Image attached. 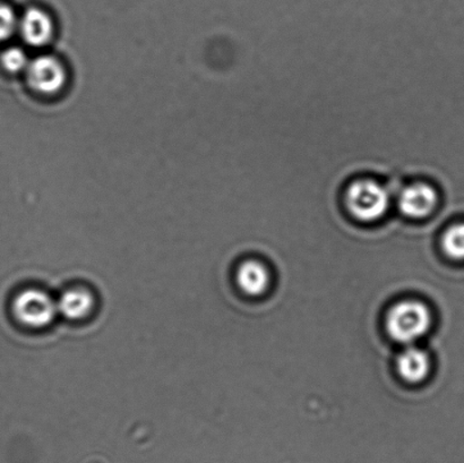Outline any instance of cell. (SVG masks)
I'll use <instances>...</instances> for the list:
<instances>
[{
  "mask_svg": "<svg viewBox=\"0 0 464 463\" xmlns=\"http://www.w3.org/2000/svg\"><path fill=\"white\" fill-rule=\"evenodd\" d=\"M343 204L354 220L372 224L388 215L392 206V194L389 186L377 177L361 175L345 183Z\"/></svg>",
  "mask_w": 464,
  "mask_h": 463,
  "instance_id": "1",
  "label": "cell"
},
{
  "mask_svg": "<svg viewBox=\"0 0 464 463\" xmlns=\"http://www.w3.org/2000/svg\"><path fill=\"white\" fill-rule=\"evenodd\" d=\"M431 324L429 308L420 302L404 301L391 308L386 317V329L391 338L411 344L427 333Z\"/></svg>",
  "mask_w": 464,
  "mask_h": 463,
  "instance_id": "2",
  "label": "cell"
},
{
  "mask_svg": "<svg viewBox=\"0 0 464 463\" xmlns=\"http://www.w3.org/2000/svg\"><path fill=\"white\" fill-rule=\"evenodd\" d=\"M442 203V190L435 181L416 178L400 188L397 206L403 217L424 220L434 215Z\"/></svg>",
  "mask_w": 464,
  "mask_h": 463,
  "instance_id": "3",
  "label": "cell"
},
{
  "mask_svg": "<svg viewBox=\"0 0 464 463\" xmlns=\"http://www.w3.org/2000/svg\"><path fill=\"white\" fill-rule=\"evenodd\" d=\"M12 308L18 322L34 329L49 325L58 313L57 303L48 294L36 289H27L18 294Z\"/></svg>",
  "mask_w": 464,
  "mask_h": 463,
  "instance_id": "4",
  "label": "cell"
},
{
  "mask_svg": "<svg viewBox=\"0 0 464 463\" xmlns=\"http://www.w3.org/2000/svg\"><path fill=\"white\" fill-rule=\"evenodd\" d=\"M27 82L32 89L41 94L61 92L67 81V72L61 61L53 56L34 59L26 68Z\"/></svg>",
  "mask_w": 464,
  "mask_h": 463,
  "instance_id": "5",
  "label": "cell"
},
{
  "mask_svg": "<svg viewBox=\"0 0 464 463\" xmlns=\"http://www.w3.org/2000/svg\"><path fill=\"white\" fill-rule=\"evenodd\" d=\"M18 32L31 47H44L53 38L54 23L52 15L41 7L27 8L18 21Z\"/></svg>",
  "mask_w": 464,
  "mask_h": 463,
  "instance_id": "6",
  "label": "cell"
},
{
  "mask_svg": "<svg viewBox=\"0 0 464 463\" xmlns=\"http://www.w3.org/2000/svg\"><path fill=\"white\" fill-rule=\"evenodd\" d=\"M397 367L400 376L407 382L420 383L430 373V356L422 349L411 346L400 353Z\"/></svg>",
  "mask_w": 464,
  "mask_h": 463,
  "instance_id": "7",
  "label": "cell"
},
{
  "mask_svg": "<svg viewBox=\"0 0 464 463\" xmlns=\"http://www.w3.org/2000/svg\"><path fill=\"white\" fill-rule=\"evenodd\" d=\"M238 285L249 296H259L270 284V275L266 266L257 261H247L239 266L237 274Z\"/></svg>",
  "mask_w": 464,
  "mask_h": 463,
  "instance_id": "8",
  "label": "cell"
},
{
  "mask_svg": "<svg viewBox=\"0 0 464 463\" xmlns=\"http://www.w3.org/2000/svg\"><path fill=\"white\" fill-rule=\"evenodd\" d=\"M93 304L92 294L88 290H70L57 302L58 313L70 320L84 319L92 311Z\"/></svg>",
  "mask_w": 464,
  "mask_h": 463,
  "instance_id": "9",
  "label": "cell"
},
{
  "mask_svg": "<svg viewBox=\"0 0 464 463\" xmlns=\"http://www.w3.org/2000/svg\"><path fill=\"white\" fill-rule=\"evenodd\" d=\"M442 248L452 260L464 262V219L454 222L444 230Z\"/></svg>",
  "mask_w": 464,
  "mask_h": 463,
  "instance_id": "10",
  "label": "cell"
},
{
  "mask_svg": "<svg viewBox=\"0 0 464 463\" xmlns=\"http://www.w3.org/2000/svg\"><path fill=\"white\" fill-rule=\"evenodd\" d=\"M18 21L15 11L7 4L0 3V43L12 38L18 31Z\"/></svg>",
  "mask_w": 464,
  "mask_h": 463,
  "instance_id": "11",
  "label": "cell"
},
{
  "mask_svg": "<svg viewBox=\"0 0 464 463\" xmlns=\"http://www.w3.org/2000/svg\"><path fill=\"white\" fill-rule=\"evenodd\" d=\"M30 59L27 57L24 50L17 47H12L5 50L2 56V63L9 72L16 74V72H25L29 66Z\"/></svg>",
  "mask_w": 464,
  "mask_h": 463,
  "instance_id": "12",
  "label": "cell"
}]
</instances>
